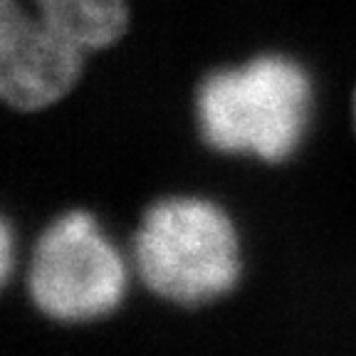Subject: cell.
<instances>
[{
    "mask_svg": "<svg viewBox=\"0 0 356 356\" xmlns=\"http://www.w3.org/2000/svg\"><path fill=\"white\" fill-rule=\"evenodd\" d=\"M25 287L42 317L57 324H92L124 305L129 262L95 213L72 208L38 235Z\"/></svg>",
    "mask_w": 356,
    "mask_h": 356,
    "instance_id": "cell-3",
    "label": "cell"
},
{
    "mask_svg": "<svg viewBox=\"0 0 356 356\" xmlns=\"http://www.w3.org/2000/svg\"><path fill=\"white\" fill-rule=\"evenodd\" d=\"M198 136L216 154L250 161H289L314 117V84L295 57L267 52L213 70L193 99Z\"/></svg>",
    "mask_w": 356,
    "mask_h": 356,
    "instance_id": "cell-1",
    "label": "cell"
},
{
    "mask_svg": "<svg viewBox=\"0 0 356 356\" xmlns=\"http://www.w3.org/2000/svg\"><path fill=\"white\" fill-rule=\"evenodd\" d=\"M354 124H356V92H354Z\"/></svg>",
    "mask_w": 356,
    "mask_h": 356,
    "instance_id": "cell-7",
    "label": "cell"
},
{
    "mask_svg": "<svg viewBox=\"0 0 356 356\" xmlns=\"http://www.w3.org/2000/svg\"><path fill=\"white\" fill-rule=\"evenodd\" d=\"M52 33L84 52H99L124 38L129 28L127 0H13Z\"/></svg>",
    "mask_w": 356,
    "mask_h": 356,
    "instance_id": "cell-5",
    "label": "cell"
},
{
    "mask_svg": "<svg viewBox=\"0 0 356 356\" xmlns=\"http://www.w3.org/2000/svg\"><path fill=\"white\" fill-rule=\"evenodd\" d=\"M131 260L151 295L193 309L238 287L243 238L218 200L198 193L163 195L134 230Z\"/></svg>",
    "mask_w": 356,
    "mask_h": 356,
    "instance_id": "cell-2",
    "label": "cell"
},
{
    "mask_svg": "<svg viewBox=\"0 0 356 356\" xmlns=\"http://www.w3.org/2000/svg\"><path fill=\"white\" fill-rule=\"evenodd\" d=\"M87 52L40 25L13 0H0V95L15 111H42L82 77Z\"/></svg>",
    "mask_w": 356,
    "mask_h": 356,
    "instance_id": "cell-4",
    "label": "cell"
},
{
    "mask_svg": "<svg viewBox=\"0 0 356 356\" xmlns=\"http://www.w3.org/2000/svg\"><path fill=\"white\" fill-rule=\"evenodd\" d=\"M15 230H13L10 220H3V230H0V275H3V282L13 277V270H15Z\"/></svg>",
    "mask_w": 356,
    "mask_h": 356,
    "instance_id": "cell-6",
    "label": "cell"
}]
</instances>
